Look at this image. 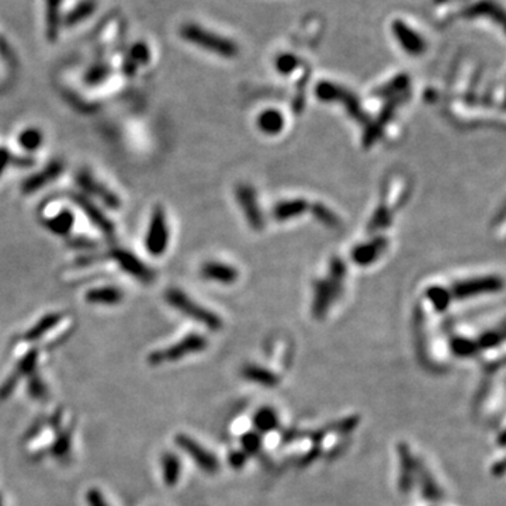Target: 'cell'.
Here are the masks:
<instances>
[{"instance_id": "obj_18", "label": "cell", "mask_w": 506, "mask_h": 506, "mask_svg": "<svg viewBox=\"0 0 506 506\" xmlns=\"http://www.w3.org/2000/svg\"><path fill=\"white\" fill-rule=\"evenodd\" d=\"M124 296L122 291L117 287H111V286H106V287H97V289H91L86 293L84 300L90 304L94 305H117L122 301Z\"/></svg>"}, {"instance_id": "obj_16", "label": "cell", "mask_w": 506, "mask_h": 506, "mask_svg": "<svg viewBox=\"0 0 506 506\" xmlns=\"http://www.w3.org/2000/svg\"><path fill=\"white\" fill-rule=\"evenodd\" d=\"M387 245H388V241L386 238L377 236V238H374L373 241H370L367 243L356 246V249L352 253L353 260L358 265L367 266V265L377 260V258L386 251Z\"/></svg>"}, {"instance_id": "obj_31", "label": "cell", "mask_w": 506, "mask_h": 506, "mask_svg": "<svg viewBox=\"0 0 506 506\" xmlns=\"http://www.w3.org/2000/svg\"><path fill=\"white\" fill-rule=\"evenodd\" d=\"M391 221H393V214H391V211H390L386 205L381 204V205L376 210V213H374V215H373V218H372V221H370L369 231H370V232H376V231H379V229H384V228L390 227Z\"/></svg>"}, {"instance_id": "obj_2", "label": "cell", "mask_w": 506, "mask_h": 506, "mask_svg": "<svg viewBox=\"0 0 506 506\" xmlns=\"http://www.w3.org/2000/svg\"><path fill=\"white\" fill-rule=\"evenodd\" d=\"M165 300L170 307L184 314L186 317L204 324L211 331H220L222 328V321L213 311L198 305L194 300H191L184 291L179 289H169L165 293Z\"/></svg>"}, {"instance_id": "obj_19", "label": "cell", "mask_w": 506, "mask_h": 506, "mask_svg": "<svg viewBox=\"0 0 506 506\" xmlns=\"http://www.w3.org/2000/svg\"><path fill=\"white\" fill-rule=\"evenodd\" d=\"M62 320V314L52 312L45 317H42L31 329H28L24 334V341L27 342H35L39 341L42 336H45L48 332H51Z\"/></svg>"}, {"instance_id": "obj_4", "label": "cell", "mask_w": 506, "mask_h": 506, "mask_svg": "<svg viewBox=\"0 0 506 506\" xmlns=\"http://www.w3.org/2000/svg\"><path fill=\"white\" fill-rule=\"evenodd\" d=\"M317 96L324 100V101H341L348 113L359 122L362 124H367L369 122V117L367 114L363 111L360 101L358 100V97L350 93L349 90L331 83V82H322L318 84L317 87Z\"/></svg>"}, {"instance_id": "obj_35", "label": "cell", "mask_w": 506, "mask_h": 506, "mask_svg": "<svg viewBox=\"0 0 506 506\" xmlns=\"http://www.w3.org/2000/svg\"><path fill=\"white\" fill-rule=\"evenodd\" d=\"M453 352L457 355V356H473L477 353V350L480 349L479 345L473 341H469V339H464V338H459V339H455L453 343Z\"/></svg>"}, {"instance_id": "obj_25", "label": "cell", "mask_w": 506, "mask_h": 506, "mask_svg": "<svg viewBox=\"0 0 506 506\" xmlns=\"http://www.w3.org/2000/svg\"><path fill=\"white\" fill-rule=\"evenodd\" d=\"M70 431H58L56 438L51 446V455L58 460H66L70 453Z\"/></svg>"}, {"instance_id": "obj_29", "label": "cell", "mask_w": 506, "mask_h": 506, "mask_svg": "<svg viewBox=\"0 0 506 506\" xmlns=\"http://www.w3.org/2000/svg\"><path fill=\"white\" fill-rule=\"evenodd\" d=\"M44 141L42 132L37 128H27L18 135V144L25 151H35Z\"/></svg>"}, {"instance_id": "obj_40", "label": "cell", "mask_w": 506, "mask_h": 506, "mask_svg": "<svg viewBox=\"0 0 506 506\" xmlns=\"http://www.w3.org/2000/svg\"><path fill=\"white\" fill-rule=\"evenodd\" d=\"M242 446H243V450L246 453H255L258 452L259 446H260V441L256 435H245L243 439H242Z\"/></svg>"}, {"instance_id": "obj_39", "label": "cell", "mask_w": 506, "mask_h": 506, "mask_svg": "<svg viewBox=\"0 0 506 506\" xmlns=\"http://www.w3.org/2000/svg\"><path fill=\"white\" fill-rule=\"evenodd\" d=\"M86 502L89 506H108L107 501L104 500L101 491H99L97 488H91L87 491L86 494Z\"/></svg>"}, {"instance_id": "obj_27", "label": "cell", "mask_w": 506, "mask_h": 506, "mask_svg": "<svg viewBox=\"0 0 506 506\" xmlns=\"http://www.w3.org/2000/svg\"><path fill=\"white\" fill-rule=\"evenodd\" d=\"M37 360H38V352L37 350H30L27 352L20 362L15 366V370L13 372L20 380L23 377H30L31 374L35 373V366H37Z\"/></svg>"}, {"instance_id": "obj_11", "label": "cell", "mask_w": 506, "mask_h": 506, "mask_svg": "<svg viewBox=\"0 0 506 506\" xmlns=\"http://www.w3.org/2000/svg\"><path fill=\"white\" fill-rule=\"evenodd\" d=\"M76 182L77 184L82 187V190H84L86 193L94 196L96 198H99L100 201H103L108 208L117 210L120 208L121 203L118 196H115L110 189H107L104 184L99 183L91 173H89L87 170H80L76 175Z\"/></svg>"}, {"instance_id": "obj_3", "label": "cell", "mask_w": 506, "mask_h": 506, "mask_svg": "<svg viewBox=\"0 0 506 506\" xmlns=\"http://www.w3.org/2000/svg\"><path fill=\"white\" fill-rule=\"evenodd\" d=\"M207 345H208V342L204 336H201L198 334H190L186 338H183L182 341L176 342L175 345H172L163 350H156V352L151 353L148 356V362L152 366L177 362L189 355L203 352L207 348Z\"/></svg>"}, {"instance_id": "obj_32", "label": "cell", "mask_w": 506, "mask_h": 506, "mask_svg": "<svg viewBox=\"0 0 506 506\" xmlns=\"http://www.w3.org/2000/svg\"><path fill=\"white\" fill-rule=\"evenodd\" d=\"M426 294L438 311H445L452 301L450 291L443 287H431Z\"/></svg>"}, {"instance_id": "obj_44", "label": "cell", "mask_w": 506, "mask_h": 506, "mask_svg": "<svg viewBox=\"0 0 506 506\" xmlns=\"http://www.w3.org/2000/svg\"><path fill=\"white\" fill-rule=\"evenodd\" d=\"M0 506H3V504H1V498H0Z\"/></svg>"}, {"instance_id": "obj_7", "label": "cell", "mask_w": 506, "mask_h": 506, "mask_svg": "<svg viewBox=\"0 0 506 506\" xmlns=\"http://www.w3.org/2000/svg\"><path fill=\"white\" fill-rule=\"evenodd\" d=\"M176 445L194 460V463L208 474H215L220 469V463L214 455H211L205 448L187 435H176Z\"/></svg>"}, {"instance_id": "obj_38", "label": "cell", "mask_w": 506, "mask_h": 506, "mask_svg": "<svg viewBox=\"0 0 506 506\" xmlns=\"http://www.w3.org/2000/svg\"><path fill=\"white\" fill-rule=\"evenodd\" d=\"M107 75H108V68L103 66V65H97V66L90 68V70L86 75V82L90 84H97L103 79H106Z\"/></svg>"}, {"instance_id": "obj_41", "label": "cell", "mask_w": 506, "mask_h": 506, "mask_svg": "<svg viewBox=\"0 0 506 506\" xmlns=\"http://www.w3.org/2000/svg\"><path fill=\"white\" fill-rule=\"evenodd\" d=\"M501 335H497V334H488L486 336H483V339L480 341V345L479 348H491V346H495L501 342Z\"/></svg>"}, {"instance_id": "obj_6", "label": "cell", "mask_w": 506, "mask_h": 506, "mask_svg": "<svg viewBox=\"0 0 506 506\" xmlns=\"http://www.w3.org/2000/svg\"><path fill=\"white\" fill-rule=\"evenodd\" d=\"M502 279L498 276H483L464 282H459L453 286L450 294L456 298H469L481 294L497 293L502 289Z\"/></svg>"}, {"instance_id": "obj_8", "label": "cell", "mask_w": 506, "mask_h": 506, "mask_svg": "<svg viewBox=\"0 0 506 506\" xmlns=\"http://www.w3.org/2000/svg\"><path fill=\"white\" fill-rule=\"evenodd\" d=\"M393 35L398 41L400 46L411 53V55H421L426 51V41L425 38L415 31L407 21L404 20H396L391 24Z\"/></svg>"}, {"instance_id": "obj_42", "label": "cell", "mask_w": 506, "mask_h": 506, "mask_svg": "<svg viewBox=\"0 0 506 506\" xmlns=\"http://www.w3.org/2000/svg\"><path fill=\"white\" fill-rule=\"evenodd\" d=\"M10 160H13V155H10L6 149H1V148H0V175L3 173L4 167L7 166V163H8Z\"/></svg>"}, {"instance_id": "obj_15", "label": "cell", "mask_w": 506, "mask_h": 506, "mask_svg": "<svg viewBox=\"0 0 506 506\" xmlns=\"http://www.w3.org/2000/svg\"><path fill=\"white\" fill-rule=\"evenodd\" d=\"M201 276L220 284H232L238 280L239 273L235 267L221 262H207L201 267Z\"/></svg>"}, {"instance_id": "obj_20", "label": "cell", "mask_w": 506, "mask_h": 506, "mask_svg": "<svg viewBox=\"0 0 506 506\" xmlns=\"http://www.w3.org/2000/svg\"><path fill=\"white\" fill-rule=\"evenodd\" d=\"M308 208H310L308 201H305L303 198H296V200L279 203L273 210V215L277 221H286V220L301 215Z\"/></svg>"}, {"instance_id": "obj_26", "label": "cell", "mask_w": 506, "mask_h": 506, "mask_svg": "<svg viewBox=\"0 0 506 506\" xmlns=\"http://www.w3.org/2000/svg\"><path fill=\"white\" fill-rule=\"evenodd\" d=\"M345 274H346V266H345V263H343L339 258H335V259L331 262V274H329L328 283H329V286L332 287V290H334V293H335L336 297H339V294H341V291H342Z\"/></svg>"}, {"instance_id": "obj_30", "label": "cell", "mask_w": 506, "mask_h": 506, "mask_svg": "<svg viewBox=\"0 0 506 506\" xmlns=\"http://www.w3.org/2000/svg\"><path fill=\"white\" fill-rule=\"evenodd\" d=\"M401 464H403V474H401V488L408 490L412 483V470H414V460L411 459V455L407 448H401Z\"/></svg>"}, {"instance_id": "obj_12", "label": "cell", "mask_w": 506, "mask_h": 506, "mask_svg": "<svg viewBox=\"0 0 506 506\" xmlns=\"http://www.w3.org/2000/svg\"><path fill=\"white\" fill-rule=\"evenodd\" d=\"M403 100H404V96H400V97H394L390 101H387V104L381 110L379 118L373 124H370L367 127V129L365 132V137H363V144H365L366 148H370L380 138L381 131L384 129L387 122L394 117L396 110L400 107Z\"/></svg>"}, {"instance_id": "obj_37", "label": "cell", "mask_w": 506, "mask_h": 506, "mask_svg": "<svg viewBox=\"0 0 506 506\" xmlns=\"http://www.w3.org/2000/svg\"><path fill=\"white\" fill-rule=\"evenodd\" d=\"M297 66H298V59H297L294 55H291V53L280 55V56L277 58V61H276V68H277V70H279L280 73H284V75L293 72Z\"/></svg>"}, {"instance_id": "obj_28", "label": "cell", "mask_w": 506, "mask_h": 506, "mask_svg": "<svg viewBox=\"0 0 506 506\" xmlns=\"http://www.w3.org/2000/svg\"><path fill=\"white\" fill-rule=\"evenodd\" d=\"M311 213L312 215L321 221L322 224H325L327 227H331V228H338L341 225V220L339 217L332 211L329 210L327 205L321 204V203H315L311 205Z\"/></svg>"}, {"instance_id": "obj_21", "label": "cell", "mask_w": 506, "mask_h": 506, "mask_svg": "<svg viewBox=\"0 0 506 506\" xmlns=\"http://www.w3.org/2000/svg\"><path fill=\"white\" fill-rule=\"evenodd\" d=\"M163 481L167 487H175L182 476V463L175 453H165L160 460Z\"/></svg>"}, {"instance_id": "obj_23", "label": "cell", "mask_w": 506, "mask_h": 506, "mask_svg": "<svg viewBox=\"0 0 506 506\" xmlns=\"http://www.w3.org/2000/svg\"><path fill=\"white\" fill-rule=\"evenodd\" d=\"M243 377L251 380V381H255L256 384H262V386H266V387H274L279 384V379L276 374H273L272 372H269L267 369H263L260 366H246L242 372Z\"/></svg>"}, {"instance_id": "obj_24", "label": "cell", "mask_w": 506, "mask_h": 506, "mask_svg": "<svg viewBox=\"0 0 506 506\" xmlns=\"http://www.w3.org/2000/svg\"><path fill=\"white\" fill-rule=\"evenodd\" d=\"M73 221H75V218H73L72 213L69 210H63V211L58 213L56 215H53L52 218L46 220L44 224L55 235L65 236L72 229Z\"/></svg>"}, {"instance_id": "obj_34", "label": "cell", "mask_w": 506, "mask_h": 506, "mask_svg": "<svg viewBox=\"0 0 506 506\" xmlns=\"http://www.w3.org/2000/svg\"><path fill=\"white\" fill-rule=\"evenodd\" d=\"M255 425L258 426V429H260L262 432H267L274 429V426L277 425V418L276 414L272 410H262L260 412H258V415L255 417Z\"/></svg>"}, {"instance_id": "obj_14", "label": "cell", "mask_w": 506, "mask_h": 506, "mask_svg": "<svg viewBox=\"0 0 506 506\" xmlns=\"http://www.w3.org/2000/svg\"><path fill=\"white\" fill-rule=\"evenodd\" d=\"M72 200H73V203H76V204L84 211V214L87 215V218H89L101 232H104L106 235H111V234L114 232V225H113V222H111L89 198H86L83 194L75 193V194H72Z\"/></svg>"}, {"instance_id": "obj_1", "label": "cell", "mask_w": 506, "mask_h": 506, "mask_svg": "<svg viewBox=\"0 0 506 506\" xmlns=\"http://www.w3.org/2000/svg\"><path fill=\"white\" fill-rule=\"evenodd\" d=\"M179 35L184 41L222 58H234L238 55V45L232 39L222 37L204 25H200L197 21H189L183 24L179 30Z\"/></svg>"}, {"instance_id": "obj_5", "label": "cell", "mask_w": 506, "mask_h": 506, "mask_svg": "<svg viewBox=\"0 0 506 506\" xmlns=\"http://www.w3.org/2000/svg\"><path fill=\"white\" fill-rule=\"evenodd\" d=\"M167 245H169V228H167L165 210L160 205H156L151 217L149 229L145 238V246L152 256H160L166 252Z\"/></svg>"}, {"instance_id": "obj_13", "label": "cell", "mask_w": 506, "mask_h": 506, "mask_svg": "<svg viewBox=\"0 0 506 506\" xmlns=\"http://www.w3.org/2000/svg\"><path fill=\"white\" fill-rule=\"evenodd\" d=\"M62 170H63V163L61 160L51 162L41 172L27 177L24 180V183L21 184V191L24 194H31V193L39 190L41 187L53 182L62 173Z\"/></svg>"}, {"instance_id": "obj_43", "label": "cell", "mask_w": 506, "mask_h": 506, "mask_svg": "<svg viewBox=\"0 0 506 506\" xmlns=\"http://www.w3.org/2000/svg\"><path fill=\"white\" fill-rule=\"evenodd\" d=\"M231 464L234 466V467H241L242 464H243V460H245V457H243V455L242 453H235V455H232L231 456Z\"/></svg>"}, {"instance_id": "obj_9", "label": "cell", "mask_w": 506, "mask_h": 506, "mask_svg": "<svg viewBox=\"0 0 506 506\" xmlns=\"http://www.w3.org/2000/svg\"><path fill=\"white\" fill-rule=\"evenodd\" d=\"M111 259L114 262H117V265L129 276L135 277L137 280H139L141 283L149 284L153 282L155 279V273L152 272V269H149L146 265H144L135 255H132L128 251L124 249H114L110 253Z\"/></svg>"}, {"instance_id": "obj_22", "label": "cell", "mask_w": 506, "mask_h": 506, "mask_svg": "<svg viewBox=\"0 0 506 506\" xmlns=\"http://www.w3.org/2000/svg\"><path fill=\"white\" fill-rule=\"evenodd\" d=\"M258 127L270 135L280 132L284 127V118L277 110H266L258 118Z\"/></svg>"}, {"instance_id": "obj_10", "label": "cell", "mask_w": 506, "mask_h": 506, "mask_svg": "<svg viewBox=\"0 0 506 506\" xmlns=\"http://www.w3.org/2000/svg\"><path fill=\"white\" fill-rule=\"evenodd\" d=\"M236 197L249 225L256 231L263 229L265 218L260 211V207L258 205L255 190L248 184H242L236 189Z\"/></svg>"}, {"instance_id": "obj_36", "label": "cell", "mask_w": 506, "mask_h": 506, "mask_svg": "<svg viewBox=\"0 0 506 506\" xmlns=\"http://www.w3.org/2000/svg\"><path fill=\"white\" fill-rule=\"evenodd\" d=\"M408 77L407 76H400V77H396L394 80H391L387 86H384L383 89H380L376 94L377 96H384V97H388V96H393V94H397L400 91H404L408 86Z\"/></svg>"}, {"instance_id": "obj_17", "label": "cell", "mask_w": 506, "mask_h": 506, "mask_svg": "<svg viewBox=\"0 0 506 506\" xmlns=\"http://www.w3.org/2000/svg\"><path fill=\"white\" fill-rule=\"evenodd\" d=\"M338 297L335 296L332 287L329 286L328 280H320L315 283V293H314V303H312V315L317 320H321L329 310L334 300Z\"/></svg>"}, {"instance_id": "obj_33", "label": "cell", "mask_w": 506, "mask_h": 506, "mask_svg": "<svg viewBox=\"0 0 506 506\" xmlns=\"http://www.w3.org/2000/svg\"><path fill=\"white\" fill-rule=\"evenodd\" d=\"M27 391H28L30 397L34 398V400H44L46 397V393H48L45 383L42 381V379L37 373H34V374H31L28 377Z\"/></svg>"}]
</instances>
